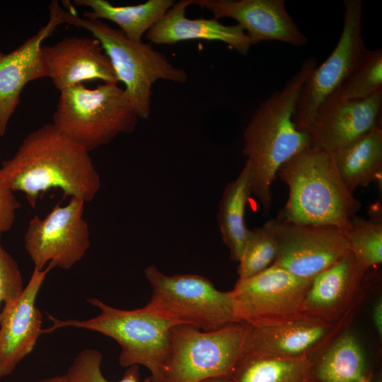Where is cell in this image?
Returning <instances> with one entry per match:
<instances>
[{"mask_svg": "<svg viewBox=\"0 0 382 382\" xmlns=\"http://www.w3.org/2000/svg\"><path fill=\"white\" fill-rule=\"evenodd\" d=\"M0 172L12 191L23 192L32 207L40 194L51 188L86 202L101 185L89 152L52 123L28 134L14 156L2 162Z\"/></svg>", "mask_w": 382, "mask_h": 382, "instance_id": "cell-1", "label": "cell"}, {"mask_svg": "<svg viewBox=\"0 0 382 382\" xmlns=\"http://www.w3.org/2000/svg\"><path fill=\"white\" fill-rule=\"evenodd\" d=\"M316 66V58L305 59L284 86L259 105L244 130L243 154L251 171V194L265 212L272 206L279 168L311 146L308 133L296 128L293 117L300 91Z\"/></svg>", "mask_w": 382, "mask_h": 382, "instance_id": "cell-2", "label": "cell"}, {"mask_svg": "<svg viewBox=\"0 0 382 382\" xmlns=\"http://www.w3.org/2000/svg\"><path fill=\"white\" fill-rule=\"evenodd\" d=\"M277 175L289 188L277 217L281 221L345 231L361 207L342 182L332 153L306 148L282 164Z\"/></svg>", "mask_w": 382, "mask_h": 382, "instance_id": "cell-3", "label": "cell"}, {"mask_svg": "<svg viewBox=\"0 0 382 382\" xmlns=\"http://www.w3.org/2000/svg\"><path fill=\"white\" fill-rule=\"evenodd\" d=\"M58 13L62 24L86 29L99 41L139 118L146 119L150 115L151 89L156 81L186 82V71L173 66L151 43L132 41L120 30L101 20L80 17L70 7L59 6Z\"/></svg>", "mask_w": 382, "mask_h": 382, "instance_id": "cell-4", "label": "cell"}, {"mask_svg": "<svg viewBox=\"0 0 382 382\" xmlns=\"http://www.w3.org/2000/svg\"><path fill=\"white\" fill-rule=\"evenodd\" d=\"M139 117L117 83L95 88L83 83L60 91L52 125L65 137L90 152L131 133Z\"/></svg>", "mask_w": 382, "mask_h": 382, "instance_id": "cell-5", "label": "cell"}, {"mask_svg": "<svg viewBox=\"0 0 382 382\" xmlns=\"http://www.w3.org/2000/svg\"><path fill=\"white\" fill-rule=\"evenodd\" d=\"M88 301L100 310L87 320H59L50 316L52 325L42 329L50 333L57 329L73 327L98 332L115 340L121 347L119 363L122 367L141 365L151 372L153 382H161L170 342L173 323L147 313L143 308L122 310L98 299Z\"/></svg>", "mask_w": 382, "mask_h": 382, "instance_id": "cell-6", "label": "cell"}, {"mask_svg": "<svg viewBox=\"0 0 382 382\" xmlns=\"http://www.w3.org/2000/svg\"><path fill=\"white\" fill-rule=\"evenodd\" d=\"M151 287L147 313L173 325L216 330L235 322L231 291L218 290L207 277L193 274L166 275L154 265L144 270Z\"/></svg>", "mask_w": 382, "mask_h": 382, "instance_id": "cell-7", "label": "cell"}, {"mask_svg": "<svg viewBox=\"0 0 382 382\" xmlns=\"http://www.w3.org/2000/svg\"><path fill=\"white\" fill-rule=\"evenodd\" d=\"M250 328L243 323L212 331L187 325H173L161 382L230 378Z\"/></svg>", "mask_w": 382, "mask_h": 382, "instance_id": "cell-8", "label": "cell"}, {"mask_svg": "<svg viewBox=\"0 0 382 382\" xmlns=\"http://www.w3.org/2000/svg\"><path fill=\"white\" fill-rule=\"evenodd\" d=\"M311 281L274 265L238 279L231 291L235 322L274 326L306 316L304 305Z\"/></svg>", "mask_w": 382, "mask_h": 382, "instance_id": "cell-9", "label": "cell"}, {"mask_svg": "<svg viewBox=\"0 0 382 382\" xmlns=\"http://www.w3.org/2000/svg\"><path fill=\"white\" fill-rule=\"evenodd\" d=\"M85 201L72 197L65 206L57 204L43 219L34 216L24 235V247L34 265L42 270L47 263L70 269L90 247L88 225L83 218Z\"/></svg>", "mask_w": 382, "mask_h": 382, "instance_id": "cell-10", "label": "cell"}, {"mask_svg": "<svg viewBox=\"0 0 382 382\" xmlns=\"http://www.w3.org/2000/svg\"><path fill=\"white\" fill-rule=\"evenodd\" d=\"M340 39L329 57L316 66L303 85L293 117L296 128L306 131L322 103L352 72L366 48L363 37V3L345 0Z\"/></svg>", "mask_w": 382, "mask_h": 382, "instance_id": "cell-11", "label": "cell"}, {"mask_svg": "<svg viewBox=\"0 0 382 382\" xmlns=\"http://www.w3.org/2000/svg\"><path fill=\"white\" fill-rule=\"evenodd\" d=\"M267 221L278 242L272 265L297 277L312 279L349 250L345 231L341 229L291 224L277 218Z\"/></svg>", "mask_w": 382, "mask_h": 382, "instance_id": "cell-12", "label": "cell"}, {"mask_svg": "<svg viewBox=\"0 0 382 382\" xmlns=\"http://www.w3.org/2000/svg\"><path fill=\"white\" fill-rule=\"evenodd\" d=\"M382 91L364 100L341 99L332 92L306 129L311 147L333 154L381 122Z\"/></svg>", "mask_w": 382, "mask_h": 382, "instance_id": "cell-13", "label": "cell"}, {"mask_svg": "<svg viewBox=\"0 0 382 382\" xmlns=\"http://www.w3.org/2000/svg\"><path fill=\"white\" fill-rule=\"evenodd\" d=\"M52 262L42 270L34 269L21 295L5 303L0 312V379L10 375L33 349L42 334V316L35 300Z\"/></svg>", "mask_w": 382, "mask_h": 382, "instance_id": "cell-14", "label": "cell"}, {"mask_svg": "<svg viewBox=\"0 0 382 382\" xmlns=\"http://www.w3.org/2000/svg\"><path fill=\"white\" fill-rule=\"evenodd\" d=\"M191 4L207 9L214 19L236 20L253 45L278 40L301 47L308 40L287 12L284 0H191Z\"/></svg>", "mask_w": 382, "mask_h": 382, "instance_id": "cell-15", "label": "cell"}, {"mask_svg": "<svg viewBox=\"0 0 382 382\" xmlns=\"http://www.w3.org/2000/svg\"><path fill=\"white\" fill-rule=\"evenodd\" d=\"M366 272L349 250L312 279L305 301V316L330 323L352 317L362 300Z\"/></svg>", "mask_w": 382, "mask_h": 382, "instance_id": "cell-16", "label": "cell"}, {"mask_svg": "<svg viewBox=\"0 0 382 382\" xmlns=\"http://www.w3.org/2000/svg\"><path fill=\"white\" fill-rule=\"evenodd\" d=\"M352 318L330 323L305 316L279 325H250L243 348L278 357L308 356L313 360L318 355V350L327 347L344 331Z\"/></svg>", "mask_w": 382, "mask_h": 382, "instance_id": "cell-17", "label": "cell"}, {"mask_svg": "<svg viewBox=\"0 0 382 382\" xmlns=\"http://www.w3.org/2000/svg\"><path fill=\"white\" fill-rule=\"evenodd\" d=\"M41 58L47 77L59 92L91 80L118 83L112 64L94 37H66L42 45Z\"/></svg>", "mask_w": 382, "mask_h": 382, "instance_id": "cell-18", "label": "cell"}, {"mask_svg": "<svg viewBox=\"0 0 382 382\" xmlns=\"http://www.w3.org/2000/svg\"><path fill=\"white\" fill-rule=\"evenodd\" d=\"M58 6V1H52L49 5V20L44 26L14 50L0 52V136L5 134L25 85L47 77L41 47L43 41L62 24Z\"/></svg>", "mask_w": 382, "mask_h": 382, "instance_id": "cell-19", "label": "cell"}, {"mask_svg": "<svg viewBox=\"0 0 382 382\" xmlns=\"http://www.w3.org/2000/svg\"><path fill=\"white\" fill-rule=\"evenodd\" d=\"M190 5L191 0L175 3L146 33L150 42L173 45L193 40L219 41L227 44L240 54H248L253 45L242 27L238 24L226 25L214 18H189L185 16V10Z\"/></svg>", "mask_w": 382, "mask_h": 382, "instance_id": "cell-20", "label": "cell"}, {"mask_svg": "<svg viewBox=\"0 0 382 382\" xmlns=\"http://www.w3.org/2000/svg\"><path fill=\"white\" fill-rule=\"evenodd\" d=\"M316 382H371L372 374L357 338L342 331L313 360Z\"/></svg>", "mask_w": 382, "mask_h": 382, "instance_id": "cell-21", "label": "cell"}, {"mask_svg": "<svg viewBox=\"0 0 382 382\" xmlns=\"http://www.w3.org/2000/svg\"><path fill=\"white\" fill-rule=\"evenodd\" d=\"M337 169L347 190L366 187L381 179L382 173V128L371 130L333 153Z\"/></svg>", "mask_w": 382, "mask_h": 382, "instance_id": "cell-22", "label": "cell"}, {"mask_svg": "<svg viewBox=\"0 0 382 382\" xmlns=\"http://www.w3.org/2000/svg\"><path fill=\"white\" fill-rule=\"evenodd\" d=\"M74 4L90 8L83 17L108 20L117 24L130 40L141 42L142 37L170 8L173 0H149L132 6H114L107 0H75Z\"/></svg>", "mask_w": 382, "mask_h": 382, "instance_id": "cell-23", "label": "cell"}, {"mask_svg": "<svg viewBox=\"0 0 382 382\" xmlns=\"http://www.w3.org/2000/svg\"><path fill=\"white\" fill-rule=\"evenodd\" d=\"M251 194V171L245 162L238 177L227 183L219 203L217 223L230 257L238 262L250 233L245 209Z\"/></svg>", "mask_w": 382, "mask_h": 382, "instance_id": "cell-24", "label": "cell"}, {"mask_svg": "<svg viewBox=\"0 0 382 382\" xmlns=\"http://www.w3.org/2000/svg\"><path fill=\"white\" fill-rule=\"evenodd\" d=\"M313 361L308 356L278 357L242 348L231 382H306Z\"/></svg>", "mask_w": 382, "mask_h": 382, "instance_id": "cell-25", "label": "cell"}, {"mask_svg": "<svg viewBox=\"0 0 382 382\" xmlns=\"http://www.w3.org/2000/svg\"><path fill=\"white\" fill-rule=\"evenodd\" d=\"M382 91V49H365L357 64L334 91L341 99H366Z\"/></svg>", "mask_w": 382, "mask_h": 382, "instance_id": "cell-26", "label": "cell"}, {"mask_svg": "<svg viewBox=\"0 0 382 382\" xmlns=\"http://www.w3.org/2000/svg\"><path fill=\"white\" fill-rule=\"evenodd\" d=\"M349 249L365 270L382 262V223L381 219L353 216L345 231Z\"/></svg>", "mask_w": 382, "mask_h": 382, "instance_id": "cell-27", "label": "cell"}, {"mask_svg": "<svg viewBox=\"0 0 382 382\" xmlns=\"http://www.w3.org/2000/svg\"><path fill=\"white\" fill-rule=\"evenodd\" d=\"M278 242L268 221L250 229L249 236L238 260V279L254 276L271 266L277 255Z\"/></svg>", "mask_w": 382, "mask_h": 382, "instance_id": "cell-28", "label": "cell"}, {"mask_svg": "<svg viewBox=\"0 0 382 382\" xmlns=\"http://www.w3.org/2000/svg\"><path fill=\"white\" fill-rule=\"evenodd\" d=\"M103 356L94 349L82 350L69 368L66 375L73 382H112L106 379L101 371ZM140 372L138 365L127 367L122 378L116 382H139ZM144 382H153L151 377Z\"/></svg>", "mask_w": 382, "mask_h": 382, "instance_id": "cell-29", "label": "cell"}, {"mask_svg": "<svg viewBox=\"0 0 382 382\" xmlns=\"http://www.w3.org/2000/svg\"><path fill=\"white\" fill-rule=\"evenodd\" d=\"M0 233V304L18 297L25 286L21 270L15 259L4 248Z\"/></svg>", "mask_w": 382, "mask_h": 382, "instance_id": "cell-30", "label": "cell"}, {"mask_svg": "<svg viewBox=\"0 0 382 382\" xmlns=\"http://www.w3.org/2000/svg\"><path fill=\"white\" fill-rule=\"evenodd\" d=\"M21 204L14 195V192L8 186L0 172V233L11 229L16 211Z\"/></svg>", "mask_w": 382, "mask_h": 382, "instance_id": "cell-31", "label": "cell"}, {"mask_svg": "<svg viewBox=\"0 0 382 382\" xmlns=\"http://www.w3.org/2000/svg\"><path fill=\"white\" fill-rule=\"evenodd\" d=\"M372 320L378 337H382V300L376 301L372 309Z\"/></svg>", "mask_w": 382, "mask_h": 382, "instance_id": "cell-32", "label": "cell"}, {"mask_svg": "<svg viewBox=\"0 0 382 382\" xmlns=\"http://www.w3.org/2000/svg\"><path fill=\"white\" fill-rule=\"evenodd\" d=\"M36 382H73V381H71L70 378L68 377V376L66 374V375L57 376L42 379Z\"/></svg>", "mask_w": 382, "mask_h": 382, "instance_id": "cell-33", "label": "cell"}, {"mask_svg": "<svg viewBox=\"0 0 382 382\" xmlns=\"http://www.w3.org/2000/svg\"><path fill=\"white\" fill-rule=\"evenodd\" d=\"M200 382H231L230 378L226 377H218V378H208Z\"/></svg>", "mask_w": 382, "mask_h": 382, "instance_id": "cell-34", "label": "cell"}, {"mask_svg": "<svg viewBox=\"0 0 382 382\" xmlns=\"http://www.w3.org/2000/svg\"><path fill=\"white\" fill-rule=\"evenodd\" d=\"M306 382H316V381H315L314 380L310 378Z\"/></svg>", "mask_w": 382, "mask_h": 382, "instance_id": "cell-35", "label": "cell"}]
</instances>
